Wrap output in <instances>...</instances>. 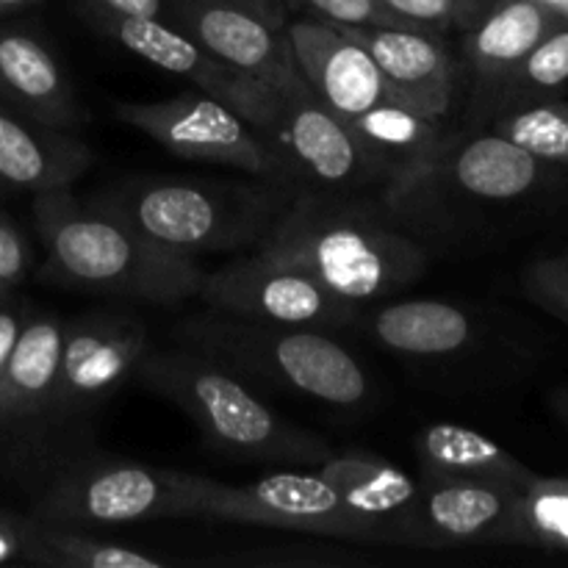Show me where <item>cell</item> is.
Instances as JSON below:
<instances>
[{"label": "cell", "mask_w": 568, "mask_h": 568, "mask_svg": "<svg viewBox=\"0 0 568 568\" xmlns=\"http://www.w3.org/2000/svg\"><path fill=\"white\" fill-rule=\"evenodd\" d=\"M255 255L308 272L358 305L414 286L430 261L425 244L364 194H294Z\"/></svg>", "instance_id": "cell-1"}, {"label": "cell", "mask_w": 568, "mask_h": 568, "mask_svg": "<svg viewBox=\"0 0 568 568\" xmlns=\"http://www.w3.org/2000/svg\"><path fill=\"white\" fill-rule=\"evenodd\" d=\"M33 225L55 283L150 305H181L205 281L192 255L175 253L70 189L33 194Z\"/></svg>", "instance_id": "cell-2"}, {"label": "cell", "mask_w": 568, "mask_h": 568, "mask_svg": "<svg viewBox=\"0 0 568 568\" xmlns=\"http://www.w3.org/2000/svg\"><path fill=\"white\" fill-rule=\"evenodd\" d=\"M144 388L175 403L214 447L250 464L320 466L333 453L250 392L233 369L192 347L148 349L133 369Z\"/></svg>", "instance_id": "cell-3"}, {"label": "cell", "mask_w": 568, "mask_h": 568, "mask_svg": "<svg viewBox=\"0 0 568 568\" xmlns=\"http://www.w3.org/2000/svg\"><path fill=\"white\" fill-rule=\"evenodd\" d=\"M294 194L281 183L250 186L197 178H133L89 203L183 255L255 247Z\"/></svg>", "instance_id": "cell-4"}, {"label": "cell", "mask_w": 568, "mask_h": 568, "mask_svg": "<svg viewBox=\"0 0 568 568\" xmlns=\"http://www.w3.org/2000/svg\"><path fill=\"white\" fill-rule=\"evenodd\" d=\"M175 342L253 377L322 405L355 410L372 399L364 364L325 331L275 325L209 308L175 327Z\"/></svg>", "instance_id": "cell-5"}, {"label": "cell", "mask_w": 568, "mask_h": 568, "mask_svg": "<svg viewBox=\"0 0 568 568\" xmlns=\"http://www.w3.org/2000/svg\"><path fill=\"white\" fill-rule=\"evenodd\" d=\"M544 164L494 131L455 133L416 170L383 189V205L414 231H447L469 205L514 203L541 183Z\"/></svg>", "instance_id": "cell-6"}, {"label": "cell", "mask_w": 568, "mask_h": 568, "mask_svg": "<svg viewBox=\"0 0 568 568\" xmlns=\"http://www.w3.org/2000/svg\"><path fill=\"white\" fill-rule=\"evenodd\" d=\"M172 516L275 527L347 544H392V532L358 516L316 471H275L250 486H227L203 475L175 471Z\"/></svg>", "instance_id": "cell-7"}, {"label": "cell", "mask_w": 568, "mask_h": 568, "mask_svg": "<svg viewBox=\"0 0 568 568\" xmlns=\"http://www.w3.org/2000/svg\"><path fill=\"white\" fill-rule=\"evenodd\" d=\"M258 136L277 164V183L292 194H364L381 175L349 122L327 109L311 87L277 92Z\"/></svg>", "instance_id": "cell-8"}, {"label": "cell", "mask_w": 568, "mask_h": 568, "mask_svg": "<svg viewBox=\"0 0 568 568\" xmlns=\"http://www.w3.org/2000/svg\"><path fill=\"white\" fill-rule=\"evenodd\" d=\"M114 116L178 159L231 166L277 183V164L264 139L236 109L203 89L166 100H120Z\"/></svg>", "instance_id": "cell-9"}, {"label": "cell", "mask_w": 568, "mask_h": 568, "mask_svg": "<svg viewBox=\"0 0 568 568\" xmlns=\"http://www.w3.org/2000/svg\"><path fill=\"white\" fill-rule=\"evenodd\" d=\"M197 297L222 314L325 333L353 325L361 308L353 300L338 297L308 272L275 264L255 253L211 275L205 272Z\"/></svg>", "instance_id": "cell-10"}, {"label": "cell", "mask_w": 568, "mask_h": 568, "mask_svg": "<svg viewBox=\"0 0 568 568\" xmlns=\"http://www.w3.org/2000/svg\"><path fill=\"white\" fill-rule=\"evenodd\" d=\"M175 491V471L133 460H100L55 477L39 497L37 519L81 530L172 519Z\"/></svg>", "instance_id": "cell-11"}, {"label": "cell", "mask_w": 568, "mask_h": 568, "mask_svg": "<svg viewBox=\"0 0 568 568\" xmlns=\"http://www.w3.org/2000/svg\"><path fill=\"white\" fill-rule=\"evenodd\" d=\"M89 26L105 39L125 48L128 53L139 55L148 64L170 72V75L186 78L194 89L214 94L216 100L236 109L250 125H264L272 103H275V89L264 87L255 78L242 75L239 70L227 67L200 42H194L189 33L172 26L170 20H150V17H109V14H89L83 17Z\"/></svg>", "instance_id": "cell-12"}, {"label": "cell", "mask_w": 568, "mask_h": 568, "mask_svg": "<svg viewBox=\"0 0 568 568\" xmlns=\"http://www.w3.org/2000/svg\"><path fill=\"white\" fill-rule=\"evenodd\" d=\"M521 491L503 483L422 480L419 499L394 527V547L460 549L519 541Z\"/></svg>", "instance_id": "cell-13"}, {"label": "cell", "mask_w": 568, "mask_h": 568, "mask_svg": "<svg viewBox=\"0 0 568 568\" xmlns=\"http://www.w3.org/2000/svg\"><path fill=\"white\" fill-rule=\"evenodd\" d=\"M148 349V327L133 316L92 314L67 322L50 414L75 416L100 405L133 375Z\"/></svg>", "instance_id": "cell-14"}, {"label": "cell", "mask_w": 568, "mask_h": 568, "mask_svg": "<svg viewBox=\"0 0 568 568\" xmlns=\"http://www.w3.org/2000/svg\"><path fill=\"white\" fill-rule=\"evenodd\" d=\"M170 22L227 67L275 92L286 94L308 87L294 59L286 28L272 26L253 11L197 0H170Z\"/></svg>", "instance_id": "cell-15"}, {"label": "cell", "mask_w": 568, "mask_h": 568, "mask_svg": "<svg viewBox=\"0 0 568 568\" xmlns=\"http://www.w3.org/2000/svg\"><path fill=\"white\" fill-rule=\"evenodd\" d=\"M300 72L316 98L344 120L399 100L369 53L333 22L297 17L286 26Z\"/></svg>", "instance_id": "cell-16"}, {"label": "cell", "mask_w": 568, "mask_h": 568, "mask_svg": "<svg viewBox=\"0 0 568 568\" xmlns=\"http://www.w3.org/2000/svg\"><path fill=\"white\" fill-rule=\"evenodd\" d=\"M0 103L61 131L81 133L87 125L64 61L42 33L11 20L0 22Z\"/></svg>", "instance_id": "cell-17"}, {"label": "cell", "mask_w": 568, "mask_h": 568, "mask_svg": "<svg viewBox=\"0 0 568 568\" xmlns=\"http://www.w3.org/2000/svg\"><path fill=\"white\" fill-rule=\"evenodd\" d=\"M375 59L403 103L447 120L458 89V64L430 28L338 26Z\"/></svg>", "instance_id": "cell-18"}, {"label": "cell", "mask_w": 568, "mask_h": 568, "mask_svg": "<svg viewBox=\"0 0 568 568\" xmlns=\"http://www.w3.org/2000/svg\"><path fill=\"white\" fill-rule=\"evenodd\" d=\"M92 161L81 133L42 125L0 103V189L26 194L72 189Z\"/></svg>", "instance_id": "cell-19"}, {"label": "cell", "mask_w": 568, "mask_h": 568, "mask_svg": "<svg viewBox=\"0 0 568 568\" xmlns=\"http://www.w3.org/2000/svg\"><path fill=\"white\" fill-rule=\"evenodd\" d=\"M568 20L538 0H497L466 33V67L475 87L488 92L497 87L555 26Z\"/></svg>", "instance_id": "cell-20"}, {"label": "cell", "mask_w": 568, "mask_h": 568, "mask_svg": "<svg viewBox=\"0 0 568 568\" xmlns=\"http://www.w3.org/2000/svg\"><path fill=\"white\" fill-rule=\"evenodd\" d=\"M67 322L50 314L26 316L0 375V425H20L53 408Z\"/></svg>", "instance_id": "cell-21"}, {"label": "cell", "mask_w": 568, "mask_h": 568, "mask_svg": "<svg viewBox=\"0 0 568 568\" xmlns=\"http://www.w3.org/2000/svg\"><path fill=\"white\" fill-rule=\"evenodd\" d=\"M366 331L392 353L436 361L469 349L477 325L464 305L447 300H399L377 308Z\"/></svg>", "instance_id": "cell-22"}, {"label": "cell", "mask_w": 568, "mask_h": 568, "mask_svg": "<svg viewBox=\"0 0 568 568\" xmlns=\"http://www.w3.org/2000/svg\"><path fill=\"white\" fill-rule=\"evenodd\" d=\"M314 471L347 503V508L386 525L392 532V547L394 527L422 494L419 475H408L381 455L364 449L331 453L320 466H314Z\"/></svg>", "instance_id": "cell-23"}, {"label": "cell", "mask_w": 568, "mask_h": 568, "mask_svg": "<svg viewBox=\"0 0 568 568\" xmlns=\"http://www.w3.org/2000/svg\"><path fill=\"white\" fill-rule=\"evenodd\" d=\"M416 458H419V480L444 483H503V486L527 488L532 471H527L497 442L464 425L425 427L416 436Z\"/></svg>", "instance_id": "cell-24"}, {"label": "cell", "mask_w": 568, "mask_h": 568, "mask_svg": "<svg viewBox=\"0 0 568 568\" xmlns=\"http://www.w3.org/2000/svg\"><path fill=\"white\" fill-rule=\"evenodd\" d=\"M347 122L381 175L383 189L416 170L449 133L447 120L422 114L403 100L377 103Z\"/></svg>", "instance_id": "cell-25"}, {"label": "cell", "mask_w": 568, "mask_h": 568, "mask_svg": "<svg viewBox=\"0 0 568 568\" xmlns=\"http://www.w3.org/2000/svg\"><path fill=\"white\" fill-rule=\"evenodd\" d=\"M31 564L50 568H170L186 566V560L94 538L81 527L44 525L37 519Z\"/></svg>", "instance_id": "cell-26"}, {"label": "cell", "mask_w": 568, "mask_h": 568, "mask_svg": "<svg viewBox=\"0 0 568 568\" xmlns=\"http://www.w3.org/2000/svg\"><path fill=\"white\" fill-rule=\"evenodd\" d=\"M568 83V20L555 26L497 87L488 89L499 111L547 100Z\"/></svg>", "instance_id": "cell-27"}, {"label": "cell", "mask_w": 568, "mask_h": 568, "mask_svg": "<svg viewBox=\"0 0 568 568\" xmlns=\"http://www.w3.org/2000/svg\"><path fill=\"white\" fill-rule=\"evenodd\" d=\"M488 131L499 133L536 159L568 164V103L560 100L547 98L497 111Z\"/></svg>", "instance_id": "cell-28"}, {"label": "cell", "mask_w": 568, "mask_h": 568, "mask_svg": "<svg viewBox=\"0 0 568 568\" xmlns=\"http://www.w3.org/2000/svg\"><path fill=\"white\" fill-rule=\"evenodd\" d=\"M519 541L568 552V477H532L519 497Z\"/></svg>", "instance_id": "cell-29"}, {"label": "cell", "mask_w": 568, "mask_h": 568, "mask_svg": "<svg viewBox=\"0 0 568 568\" xmlns=\"http://www.w3.org/2000/svg\"><path fill=\"white\" fill-rule=\"evenodd\" d=\"M288 14L333 22V26H383L422 28L388 9L383 0H283Z\"/></svg>", "instance_id": "cell-30"}, {"label": "cell", "mask_w": 568, "mask_h": 568, "mask_svg": "<svg viewBox=\"0 0 568 568\" xmlns=\"http://www.w3.org/2000/svg\"><path fill=\"white\" fill-rule=\"evenodd\" d=\"M194 564H214V566H247V568H292V566H355L366 564L361 555L347 552L342 547H286V549H266V552H242L227 555V558L194 560Z\"/></svg>", "instance_id": "cell-31"}, {"label": "cell", "mask_w": 568, "mask_h": 568, "mask_svg": "<svg viewBox=\"0 0 568 568\" xmlns=\"http://www.w3.org/2000/svg\"><path fill=\"white\" fill-rule=\"evenodd\" d=\"M383 3L414 26L430 28V31L471 26L480 17L477 0H383Z\"/></svg>", "instance_id": "cell-32"}, {"label": "cell", "mask_w": 568, "mask_h": 568, "mask_svg": "<svg viewBox=\"0 0 568 568\" xmlns=\"http://www.w3.org/2000/svg\"><path fill=\"white\" fill-rule=\"evenodd\" d=\"M31 266V247L26 236L0 214V288L11 292L20 286Z\"/></svg>", "instance_id": "cell-33"}, {"label": "cell", "mask_w": 568, "mask_h": 568, "mask_svg": "<svg viewBox=\"0 0 568 568\" xmlns=\"http://www.w3.org/2000/svg\"><path fill=\"white\" fill-rule=\"evenodd\" d=\"M527 288L541 305L552 308L555 314L568 316V264L547 261L532 266L527 275Z\"/></svg>", "instance_id": "cell-34"}, {"label": "cell", "mask_w": 568, "mask_h": 568, "mask_svg": "<svg viewBox=\"0 0 568 568\" xmlns=\"http://www.w3.org/2000/svg\"><path fill=\"white\" fill-rule=\"evenodd\" d=\"M33 536H37V519L0 510V566L17 564V560L31 564Z\"/></svg>", "instance_id": "cell-35"}, {"label": "cell", "mask_w": 568, "mask_h": 568, "mask_svg": "<svg viewBox=\"0 0 568 568\" xmlns=\"http://www.w3.org/2000/svg\"><path fill=\"white\" fill-rule=\"evenodd\" d=\"M78 14H109V17H150V20H170V0H72Z\"/></svg>", "instance_id": "cell-36"}, {"label": "cell", "mask_w": 568, "mask_h": 568, "mask_svg": "<svg viewBox=\"0 0 568 568\" xmlns=\"http://www.w3.org/2000/svg\"><path fill=\"white\" fill-rule=\"evenodd\" d=\"M22 322H26V314H22L20 305L9 303V294L0 297V375L9 364V355L22 331Z\"/></svg>", "instance_id": "cell-37"}, {"label": "cell", "mask_w": 568, "mask_h": 568, "mask_svg": "<svg viewBox=\"0 0 568 568\" xmlns=\"http://www.w3.org/2000/svg\"><path fill=\"white\" fill-rule=\"evenodd\" d=\"M197 3H216V6H236V9L253 11V14L264 17L266 22L277 28L288 26V9L283 0H197Z\"/></svg>", "instance_id": "cell-38"}, {"label": "cell", "mask_w": 568, "mask_h": 568, "mask_svg": "<svg viewBox=\"0 0 568 568\" xmlns=\"http://www.w3.org/2000/svg\"><path fill=\"white\" fill-rule=\"evenodd\" d=\"M37 3H42V0H0V22L14 20L17 14L33 9Z\"/></svg>", "instance_id": "cell-39"}, {"label": "cell", "mask_w": 568, "mask_h": 568, "mask_svg": "<svg viewBox=\"0 0 568 568\" xmlns=\"http://www.w3.org/2000/svg\"><path fill=\"white\" fill-rule=\"evenodd\" d=\"M538 3L549 6V9L560 11V14H566V17H568V0H538Z\"/></svg>", "instance_id": "cell-40"}, {"label": "cell", "mask_w": 568, "mask_h": 568, "mask_svg": "<svg viewBox=\"0 0 568 568\" xmlns=\"http://www.w3.org/2000/svg\"><path fill=\"white\" fill-rule=\"evenodd\" d=\"M0 294H6V288H0Z\"/></svg>", "instance_id": "cell-41"}, {"label": "cell", "mask_w": 568, "mask_h": 568, "mask_svg": "<svg viewBox=\"0 0 568 568\" xmlns=\"http://www.w3.org/2000/svg\"><path fill=\"white\" fill-rule=\"evenodd\" d=\"M6 294H9V292H6ZM6 294H0V297H6Z\"/></svg>", "instance_id": "cell-42"}]
</instances>
